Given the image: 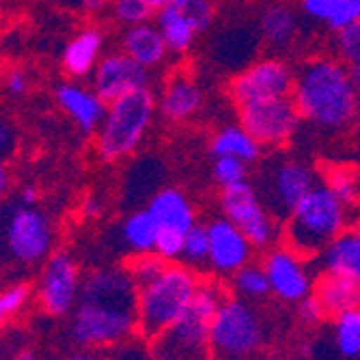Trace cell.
<instances>
[{"instance_id": "1", "label": "cell", "mask_w": 360, "mask_h": 360, "mask_svg": "<svg viewBox=\"0 0 360 360\" xmlns=\"http://www.w3.org/2000/svg\"><path fill=\"white\" fill-rule=\"evenodd\" d=\"M139 285L123 268H97L82 278L70 315V339L80 347L110 349L139 335Z\"/></svg>"}, {"instance_id": "2", "label": "cell", "mask_w": 360, "mask_h": 360, "mask_svg": "<svg viewBox=\"0 0 360 360\" xmlns=\"http://www.w3.org/2000/svg\"><path fill=\"white\" fill-rule=\"evenodd\" d=\"M291 100L304 123L323 134H341L360 115V86L341 58L319 56L296 72Z\"/></svg>"}, {"instance_id": "3", "label": "cell", "mask_w": 360, "mask_h": 360, "mask_svg": "<svg viewBox=\"0 0 360 360\" xmlns=\"http://www.w3.org/2000/svg\"><path fill=\"white\" fill-rule=\"evenodd\" d=\"M347 229V207L323 181L289 212L281 226V240L300 257H315Z\"/></svg>"}, {"instance_id": "4", "label": "cell", "mask_w": 360, "mask_h": 360, "mask_svg": "<svg viewBox=\"0 0 360 360\" xmlns=\"http://www.w3.org/2000/svg\"><path fill=\"white\" fill-rule=\"evenodd\" d=\"M158 115V93L151 86L127 93L110 102L95 132V155L106 165L132 158L147 139Z\"/></svg>"}, {"instance_id": "5", "label": "cell", "mask_w": 360, "mask_h": 360, "mask_svg": "<svg viewBox=\"0 0 360 360\" xmlns=\"http://www.w3.org/2000/svg\"><path fill=\"white\" fill-rule=\"evenodd\" d=\"M201 278L186 264H171L153 283L139 289V337L147 343L167 333L190 309Z\"/></svg>"}, {"instance_id": "6", "label": "cell", "mask_w": 360, "mask_h": 360, "mask_svg": "<svg viewBox=\"0 0 360 360\" xmlns=\"http://www.w3.org/2000/svg\"><path fill=\"white\" fill-rule=\"evenodd\" d=\"M226 298L214 281H201L190 309L167 333L151 341L153 360H210V330L218 307Z\"/></svg>"}, {"instance_id": "7", "label": "cell", "mask_w": 360, "mask_h": 360, "mask_svg": "<svg viewBox=\"0 0 360 360\" xmlns=\"http://www.w3.org/2000/svg\"><path fill=\"white\" fill-rule=\"evenodd\" d=\"M268 326L244 298L226 296L210 330V360H261Z\"/></svg>"}, {"instance_id": "8", "label": "cell", "mask_w": 360, "mask_h": 360, "mask_svg": "<svg viewBox=\"0 0 360 360\" xmlns=\"http://www.w3.org/2000/svg\"><path fill=\"white\" fill-rule=\"evenodd\" d=\"M0 250L18 268H35L56 250V229L52 218L37 205L5 210L0 220Z\"/></svg>"}, {"instance_id": "9", "label": "cell", "mask_w": 360, "mask_h": 360, "mask_svg": "<svg viewBox=\"0 0 360 360\" xmlns=\"http://www.w3.org/2000/svg\"><path fill=\"white\" fill-rule=\"evenodd\" d=\"M82 276L78 261L70 250H54L39 270L35 300L50 317H70L80 300Z\"/></svg>"}, {"instance_id": "10", "label": "cell", "mask_w": 360, "mask_h": 360, "mask_svg": "<svg viewBox=\"0 0 360 360\" xmlns=\"http://www.w3.org/2000/svg\"><path fill=\"white\" fill-rule=\"evenodd\" d=\"M293 86H296V70L278 56H266L240 70L229 80L226 93L240 108L252 102L291 97Z\"/></svg>"}, {"instance_id": "11", "label": "cell", "mask_w": 360, "mask_h": 360, "mask_svg": "<svg viewBox=\"0 0 360 360\" xmlns=\"http://www.w3.org/2000/svg\"><path fill=\"white\" fill-rule=\"evenodd\" d=\"M220 210L224 218L242 229L255 248H272L281 236L274 214L268 210L264 199L259 196V190L250 181L222 188Z\"/></svg>"}, {"instance_id": "12", "label": "cell", "mask_w": 360, "mask_h": 360, "mask_svg": "<svg viewBox=\"0 0 360 360\" xmlns=\"http://www.w3.org/2000/svg\"><path fill=\"white\" fill-rule=\"evenodd\" d=\"M240 123L264 149L285 147L304 123L291 97L252 102L238 108Z\"/></svg>"}, {"instance_id": "13", "label": "cell", "mask_w": 360, "mask_h": 360, "mask_svg": "<svg viewBox=\"0 0 360 360\" xmlns=\"http://www.w3.org/2000/svg\"><path fill=\"white\" fill-rule=\"evenodd\" d=\"M315 171L300 160H276L264 175V194H259L276 220H285L309 190L317 186Z\"/></svg>"}, {"instance_id": "14", "label": "cell", "mask_w": 360, "mask_h": 360, "mask_svg": "<svg viewBox=\"0 0 360 360\" xmlns=\"http://www.w3.org/2000/svg\"><path fill=\"white\" fill-rule=\"evenodd\" d=\"M91 86L106 104H110L127 93L151 86V70L143 68L123 50L110 52L104 54L100 65L95 68L91 76Z\"/></svg>"}, {"instance_id": "15", "label": "cell", "mask_w": 360, "mask_h": 360, "mask_svg": "<svg viewBox=\"0 0 360 360\" xmlns=\"http://www.w3.org/2000/svg\"><path fill=\"white\" fill-rule=\"evenodd\" d=\"M264 268L276 298L285 302H300L309 293H313V281L304 266V257L285 244L272 246L266 252Z\"/></svg>"}, {"instance_id": "16", "label": "cell", "mask_w": 360, "mask_h": 360, "mask_svg": "<svg viewBox=\"0 0 360 360\" xmlns=\"http://www.w3.org/2000/svg\"><path fill=\"white\" fill-rule=\"evenodd\" d=\"M210 231V266L218 274H236L250 264L252 244L244 231L229 218L220 216L207 224Z\"/></svg>"}, {"instance_id": "17", "label": "cell", "mask_w": 360, "mask_h": 360, "mask_svg": "<svg viewBox=\"0 0 360 360\" xmlns=\"http://www.w3.org/2000/svg\"><path fill=\"white\" fill-rule=\"evenodd\" d=\"M54 100L82 134H95L108 108V104L95 93V89L84 86L80 80H65L56 84Z\"/></svg>"}, {"instance_id": "18", "label": "cell", "mask_w": 360, "mask_h": 360, "mask_svg": "<svg viewBox=\"0 0 360 360\" xmlns=\"http://www.w3.org/2000/svg\"><path fill=\"white\" fill-rule=\"evenodd\" d=\"M106 48V32L100 26H84L65 44L60 52V70L70 80H86L100 65Z\"/></svg>"}, {"instance_id": "19", "label": "cell", "mask_w": 360, "mask_h": 360, "mask_svg": "<svg viewBox=\"0 0 360 360\" xmlns=\"http://www.w3.org/2000/svg\"><path fill=\"white\" fill-rule=\"evenodd\" d=\"M203 102L205 95L201 84L188 72H175L167 78L162 91L158 93V112L167 121L184 123L199 115Z\"/></svg>"}, {"instance_id": "20", "label": "cell", "mask_w": 360, "mask_h": 360, "mask_svg": "<svg viewBox=\"0 0 360 360\" xmlns=\"http://www.w3.org/2000/svg\"><path fill=\"white\" fill-rule=\"evenodd\" d=\"M147 210L151 212L158 231L186 236L196 224V210L179 188H162L151 199Z\"/></svg>"}, {"instance_id": "21", "label": "cell", "mask_w": 360, "mask_h": 360, "mask_svg": "<svg viewBox=\"0 0 360 360\" xmlns=\"http://www.w3.org/2000/svg\"><path fill=\"white\" fill-rule=\"evenodd\" d=\"M121 50L147 70H155L160 65H165V60L171 54L158 24H151V22L123 28Z\"/></svg>"}, {"instance_id": "22", "label": "cell", "mask_w": 360, "mask_h": 360, "mask_svg": "<svg viewBox=\"0 0 360 360\" xmlns=\"http://www.w3.org/2000/svg\"><path fill=\"white\" fill-rule=\"evenodd\" d=\"M319 257L323 272L343 274L360 283V226L345 229Z\"/></svg>"}, {"instance_id": "23", "label": "cell", "mask_w": 360, "mask_h": 360, "mask_svg": "<svg viewBox=\"0 0 360 360\" xmlns=\"http://www.w3.org/2000/svg\"><path fill=\"white\" fill-rule=\"evenodd\" d=\"M315 296L323 302L328 315H341L352 309H360V283L343 276L323 272L321 278L315 283Z\"/></svg>"}, {"instance_id": "24", "label": "cell", "mask_w": 360, "mask_h": 360, "mask_svg": "<svg viewBox=\"0 0 360 360\" xmlns=\"http://www.w3.org/2000/svg\"><path fill=\"white\" fill-rule=\"evenodd\" d=\"M300 20L287 3H270L259 15V32L272 48H287L298 37Z\"/></svg>"}, {"instance_id": "25", "label": "cell", "mask_w": 360, "mask_h": 360, "mask_svg": "<svg viewBox=\"0 0 360 360\" xmlns=\"http://www.w3.org/2000/svg\"><path fill=\"white\" fill-rule=\"evenodd\" d=\"M210 153L214 158L218 155H233L244 162H257L264 155V147H261L248 129L242 123L222 125L218 132L210 141Z\"/></svg>"}, {"instance_id": "26", "label": "cell", "mask_w": 360, "mask_h": 360, "mask_svg": "<svg viewBox=\"0 0 360 360\" xmlns=\"http://www.w3.org/2000/svg\"><path fill=\"white\" fill-rule=\"evenodd\" d=\"M121 240L125 248L134 255H147L155 252V242H158V224L151 216V212L145 210H134L127 214L121 222Z\"/></svg>"}, {"instance_id": "27", "label": "cell", "mask_w": 360, "mask_h": 360, "mask_svg": "<svg viewBox=\"0 0 360 360\" xmlns=\"http://www.w3.org/2000/svg\"><path fill=\"white\" fill-rule=\"evenodd\" d=\"M155 24L173 54H188L192 50L196 37L201 35V32L196 30L181 13H177L171 5H167L165 9L155 13Z\"/></svg>"}, {"instance_id": "28", "label": "cell", "mask_w": 360, "mask_h": 360, "mask_svg": "<svg viewBox=\"0 0 360 360\" xmlns=\"http://www.w3.org/2000/svg\"><path fill=\"white\" fill-rule=\"evenodd\" d=\"M32 296H35V287L26 281H13L0 287V328H5L13 317H18Z\"/></svg>"}, {"instance_id": "29", "label": "cell", "mask_w": 360, "mask_h": 360, "mask_svg": "<svg viewBox=\"0 0 360 360\" xmlns=\"http://www.w3.org/2000/svg\"><path fill=\"white\" fill-rule=\"evenodd\" d=\"M233 287L242 298H248V300L266 298L272 291L266 268L255 266V264H248L233 274Z\"/></svg>"}, {"instance_id": "30", "label": "cell", "mask_w": 360, "mask_h": 360, "mask_svg": "<svg viewBox=\"0 0 360 360\" xmlns=\"http://www.w3.org/2000/svg\"><path fill=\"white\" fill-rule=\"evenodd\" d=\"M335 339L339 352L345 358H356L360 354V309H352L337 315Z\"/></svg>"}, {"instance_id": "31", "label": "cell", "mask_w": 360, "mask_h": 360, "mask_svg": "<svg viewBox=\"0 0 360 360\" xmlns=\"http://www.w3.org/2000/svg\"><path fill=\"white\" fill-rule=\"evenodd\" d=\"M323 184L333 190V194L345 207H354L360 199V179L349 169L343 167L328 169L323 173Z\"/></svg>"}, {"instance_id": "32", "label": "cell", "mask_w": 360, "mask_h": 360, "mask_svg": "<svg viewBox=\"0 0 360 360\" xmlns=\"http://www.w3.org/2000/svg\"><path fill=\"white\" fill-rule=\"evenodd\" d=\"M181 259H184L186 266H201V264H205V261L210 264V231H207V224L196 222L186 233Z\"/></svg>"}, {"instance_id": "33", "label": "cell", "mask_w": 360, "mask_h": 360, "mask_svg": "<svg viewBox=\"0 0 360 360\" xmlns=\"http://www.w3.org/2000/svg\"><path fill=\"white\" fill-rule=\"evenodd\" d=\"M171 264V261L162 259L158 252H147V255H136L132 261H127V270L129 274H132V278L136 281L139 289L153 283L162 272L167 270V266Z\"/></svg>"}, {"instance_id": "34", "label": "cell", "mask_w": 360, "mask_h": 360, "mask_svg": "<svg viewBox=\"0 0 360 360\" xmlns=\"http://www.w3.org/2000/svg\"><path fill=\"white\" fill-rule=\"evenodd\" d=\"M212 175L220 188L248 181V162L233 158V155H218L214 158Z\"/></svg>"}, {"instance_id": "35", "label": "cell", "mask_w": 360, "mask_h": 360, "mask_svg": "<svg viewBox=\"0 0 360 360\" xmlns=\"http://www.w3.org/2000/svg\"><path fill=\"white\" fill-rule=\"evenodd\" d=\"M151 15L153 11L143 0H110V18L123 28L145 24L151 20Z\"/></svg>"}, {"instance_id": "36", "label": "cell", "mask_w": 360, "mask_h": 360, "mask_svg": "<svg viewBox=\"0 0 360 360\" xmlns=\"http://www.w3.org/2000/svg\"><path fill=\"white\" fill-rule=\"evenodd\" d=\"M171 7L181 13L199 32H205L214 22L212 0H171Z\"/></svg>"}, {"instance_id": "37", "label": "cell", "mask_w": 360, "mask_h": 360, "mask_svg": "<svg viewBox=\"0 0 360 360\" xmlns=\"http://www.w3.org/2000/svg\"><path fill=\"white\" fill-rule=\"evenodd\" d=\"M335 50H337V56L345 65H349L352 70L360 68V20L337 30Z\"/></svg>"}, {"instance_id": "38", "label": "cell", "mask_w": 360, "mask_h": 360, "mask_svg": "<svg viewBox=\"0 0 360 360\" xmlns=\"http://www.w3.org/2000/svg\"><path fill=\"white\" fill-rule=\"evenodd\" d=\"M339 5H341V0H300L302 13L309 20L326 24V26H328V22L335 18Z\"/></svg>"}, {"instance_id": "39", "label": "cell", "mask_w": 360, "mask_h": 360, "mask_svg": "<svg viewBox=\"0 0 360 360\" xmlns=\"http://www.w3.org/2000/svg\"><path fill=\"white\" fill-rule=\"evenodd\" d=\"M358 20H360V0H341L335 18L328 22V28L337 32V30L358 22Z\"/></svg>"}, {"instance_id": "40", "label": "cell", "mask_w": 360, "mask_h": 360, "mask_svg": "<svg viewBox=\"0 0 360 360\" xmlns=\"http://www.w3.org/2000/svg\"><path fill=\"white\" fill-rule=\"evenodd\" d=\"M298 315L302 321L307 323H319L326 319V315H328V311H326L323 302L315 296V293H309L307 298H302L298 302Z\"/></svg>"}, {"instance_id": "41", "label": "cell", "mask_w": 360, "mask_h": 360, "mask_svg": "<svg viewBox=\"0 0 360 360\" xmlns=\"http://www.w3.org/2000/svg\"><path fill=\"white\" fill-rule=\"evenodd\" d=\"M147 343V341H143ZM143 343H134L132 339L117 345V356L115 360H153V352L151 345H143ZM110 360V358H108Z\"/></svg>"}, {"instance_id": "42", "label": "cell", "mask_w": 360, "mask_h": 360, "mask_svg": "<svg viewBox=\"0 0 360 360\" xmlns=\"http://www.w3.org/2000/svg\"><path fill=\"white\" fill-rule=\"evenodd\" d=\"M18 147V134H15V127L11 125L9 119H5L0 115V160H5L15 151Z\"/></svg>"}, {"instance_id": "43", "label": "cell", "mask_w": 360, "mask_h": 360, "mask_svg": "<svg viewBox=\"0 0 360 360\" xmlns=\"http://www.w3.org/2000/svg\"><path fill=\"white\" fill-rule=\"evenodd\" d=\"M5 89L13 97H22L30 89V78L24 70H11L5 78Z\"/></svg>"}, {"instance_id": "44", "label": "cell", "mask_w": 360, "mask_h": 360, "mask_svg": "<svg viewBox=\"0 0 360 360\" xmlns=\"http://www.w3.org/2000/svg\"><path fill=\"white\" fill-rule=\"evenodd\" d=\"M80 210H82V216H86L91 220H97L104 214V201L100 199V196L91 194V196H86V199L82 201Z\"/></svg>"}, {"instance_id": "45", "label": "cell", "mask_w": 360, "mask_h": 360, "mask_svg": "<svg viewBox=\"0 0 360 360\" xmlns=\"http://www.w3.org/2000/svg\"><path fill=\"white\" fill-rule=\"evenodd\" d=\"M60 360H108V356L102 349L93 347H80L76 352H70L68 356H63Z\"/></svg>"}, {"instance_id": "46", "label": "cell", "mask_w": 360, "mask_h": 360, "mask_svg": "<svg viewBox=\"0 0 360 360\" xmlns=\"http://www.w3.org/2000/svg\"><path fill=\"white\" fill-rule=\"evenodd\" d=\"M18 203L22 205H37L39 203V188L32 186V184H26L18 190Z\"/></svg>"}, {"instance_id": "47", "label": "cell", "mask_w": 360, "mask_h": 360, "mask_svg": "<svg viewBox=\"0 0 360 360\" xmlns=\"http://www.w3.org/2000/svg\"><path fill=\"white\" fill-rule=\"evenodd\" d=\"M11 186H13L11 171H9V167H7V162H5V160H0V201L7 199V196H9Z\"/></svg>"}, {"instance_id": "48", "label": "cell", "mask_w": 360, "mask_h": 360, "mask_svg": "<svg viewBox=\"0 0 360 360\" xmlns=\"http://www.w3.org/2000/svg\"><path fill=\"white\" fill-rule=\"evenodd\" d=\"M80 7L91 15H97V13L110 9V0H80Z\"/></svg>"}, {"instance_id": "49", "label": "cell", "mask_w": 360, "mask_h": 360, "mask_svg": "<svg viewBox=\"0 0 360 360\" xmlns=\"http://www.w3.org/2000/svg\"><path fill=\"white\" fill-rule=\"evenodd\" d=\"M13 360H39V354L35 349H30V347H24L15 354Z\"/></svg>"}, {"instance_id": "50", "label": "cell", "mask_w": 360, "mask_h": 360, "mask_svg": "<svg viewBox=\"0 0 360 360\" xmlns=\"http://www.w3.org/2000/svg\"><path fill=\"white\" fill-rule=\"evenodd\" d=\"M143 3L153 11V13H158V11H162L167 5H171V0H143Z\"/></svg>"}, {"instance_id": "51", "label": "cell", "mask_w": 360, "mask_h": 360, "mask_svg": "<svg viewBox=\"0 0 360 360\" xmlns=\"http://www.w3.org/2000/svg\"><path fill=\"white\" fill-rule=\"evenodd\" d=\"M354 74H356V80H358V86H360V68H356Z\"/></svg>"}, {"instance_id": "52", "label": "cell", "mask_w": 360, "mask_h": 360, "mask_svg": "<svg viewBox=\"0 0 360 360\" xmlns=\"http://www.w3.org/2000/svg\"><path fill=\"white\" fill-rule=\"evenodd\" d=\"M356 360H360V354H358V356H356Z\"/></svg>"}]
</instances>
